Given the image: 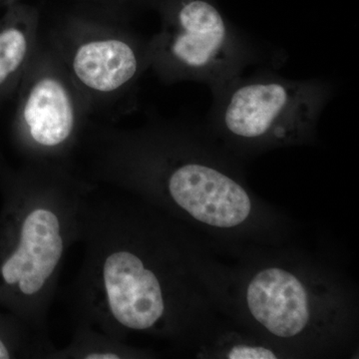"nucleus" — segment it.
<instances>
[{"mask_svg": "<svg viewBox=\"0 0 359 359\" xmlns=\"http://www.w3.org/2000/svg\"><path fill=\"white\" fill-rule=\"evenodd\" d=\"M224 358L229 359H275L278 353L271 347L250 342L247 340H238L224 347Z\"/></svg>", "mask_w": 359, "mask_h": 359, "instance_id": "nucleus-10", "label": "nucleus"}, {"mask_svg": "<svg viewBox=\"0 0 359 359\" xmlns=\"http://www.w3.org/2000/svg\"><path fill=\"white\" fill-rule=\"evenodd\" d=\"M101 304L122 330L155 332L171 308L169 283L157 264L130 244H117L101 257L97 273Z\"/></svg>", "mask_w": 359, "mask_h": 359, "instance_id": "nucleus-4", "label": "nucleus"}, {"mask_svg": "<svg viewBox=\"0 0 359 359\" xmlns=\"http://www.w3.org/2000/svg\"><path fill=\"white\" fill-rule=\"evenodd\" d=\"M79 107L72 85L54 66L32 72L21 108V120L35 147H62L77 128Z\"/></svg>", "mask_w": 359, "mask_h": 359, "instance_id": "nucleus-8", "label": "nucleus"}, {"mask_svg": "<svg viewBox=\"0 0 359 359\" xmlns=\"http://www.w3.org/2000/svg\"><path fill=\"white\" fill-rule=\"evenodd\" d=\"M212 93L210 130L233 150L252 152L313 138L334 88L323 80L259 72L243 73Z\"/></svg>", "mask_w": 359, "mask_h": 359, "instance_id": "nucleus-2", "label": "nucleus"}, {"mask_svg": "<svg viewBox=\"0 0 359 359\" xmlns=\"http://www.w3.org/2000/svg\"><path fill=\"white\" fill-rule=\"evenodd\" d=\"M7 358H11V353H9L6 344H4V341L0 339V359Z\"/></svg>", "mask_w": 359, "mask_h": 359, "instance_id": "nucleus-11", "label": "nucleus"}, {"mask_svg": "<svg viewBox=\"0 0 359 359\" xmlns=\"http://www.w3.org/2000/svg\"><path fill=\"white\" fill-rule=\"evenodd\" d=\"M149 62L166 82L195 81L212 90L243 74L256 49L210 2L187 0L148 42Z\"/></svg>", "mask_w": 359, "mask_h": 359, "instance_id": "nucleus-3", "label": "nucleus"}, {"mask_svg": "<svg viewBox=\"0 0 359 359\" xmlns=\"http://www.w3.org/2000/svg\"><path fill=\"white\" fill-rule=\"evenodd\" d=\"M65 230L57 210L33 200L21 219L18 242L1 266L4 283L36 299L50 285L65 250Z\"/></svg>", "mask_w": 359, "mask_h": 359, "instance_id": "nucleus-7", "label": "nucleus"}, {"mask_svg": "<svg viewBox=\"0 0 359 359\" xmlns=\"http://www.w3.org/2000/svg\"><path fill=\"white\" fill-rule=\"evenodd\" d=\"M245 311L273 339L308 337L320 320V302L308 278L283 266L259 269L245 285Z\"/></svg>", "mask_w": 359, "mask_h": 359, "instance_id": "nucleus-5", "label": "nucleus"}, {"mask_svg": "<svg viewBox=\"0 0 359 359\" xmlns=\"http://www.w3.org/2000/svg\"><path fill=\"white\" fill-rule=\"evenodd\" d=\"M135 177L196 223L241 228L254 214V200L221 153L184 133L144 135L135 143Z\"/></svg>", "mask_w": 359, "mask_h": 359, "instance_id": "nucleus-1", "label": "nucleus"}, {"mask_svg": "<svg viewBox=\"0 0 359 359\" xmlns=\"http://www.w3.org/2000/svg\"><path fill=\"white\" fill-rule=\"evenodd\" d=\"M150 66L148 43L119 32H92L70 47L71 80L86 93L108 97L128 90Z\"/></svg>", "mask_w": 359, "mask_h": 359, "instance_id": "nucleus-6", "label": "nucleus"}, {"mask_svg": "<svg viewBox=\"0 0 359 359\" xmlns=\"http://www.w3.org/2000/svg\"><path fill=\"white\" fill-rule=\"evenodd\" d=\"M36 32L18 26L0 32V85L16 74L25 65L34 50Z\"/></svg>", "mask_w": 359, "mask_h": 359, "instance_id": "nucleus-9", "label": "nucleus"}]
</instances>
